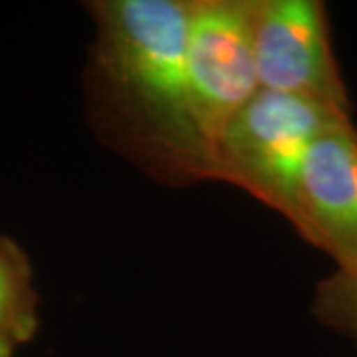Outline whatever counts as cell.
<instances>
[{
  "label": "cell",
  "instance_id": "obj_3",
  "mask_svg": "<svg viewBox=\"0 0 357 357\" xmlns=\"http://www.w3.org/2000/svg\"><path fill=\"white\" fill-rule=\"evenodd\" d=\"M187 79L192 126L213 173L218 137L260 89L252 48V0H191Z\"/></svg>",
  "mask_w": 357,
  "mask_h": 357
},
{
  "label": "cell",
  "instance_id": "obj_7",
  "mask_svg": "<svg viewBox=\"0 0 357 357\" xmlns=\"http://www.w3.org/2000/svg\"><path fill=\"white\" fill-rule=\"evenodd\" d=\"M314 316L357 344V268L335 270L316 286Z\"/></svg>",
  "mask_w": 357,
  "mask_h": 357
},
{
  "label": "cell",
  "instance_id": "obj_5",
  "mask_svg": "<svg viewBox=\"0 0 357 357\" xmlns=\"http://www.w3.org/2000/svg\"><path fill=\"white\" fill-rule=\"evenodd\" d=\"M292 227L330 255L337 270L357 268V129L351 117L326 129L302 167Z\"/></svg>",
  "mask_w": 357,
  "mask_h": 357
},
{
  "label": "cell",
  "instance_id": "obj_6",
  "mask_svg": "<svg viewBox=\"0 0 357 357\" xmlns=\"http://www.w3.org/2000/svg\"><path fill=\"white\" fill-rule=\"evenodd\" d=\"M40 330V294L26 250L0 234V357H16Z\"/></svg>",
  "mask_w": 357,
  "mask_h": 357
},
{
  "label": "cell",
  "instance_id": "obj_1",
  "mask_svg": "<svg viewBox=\"0 0 357 357\" xmlns=\"http://www.w3.org/2000/svg\"><path fill=\"white\" fill-rule=\"evenodd\" d=\"M89 114L103 139L171 185L211 181L187 79L191 0H93Z\"/></svg>",
  "mask_w": 357,
  "mask_h": 357
},
{
  "label": "cell",
  "instance_id": "obj_4",
  "mask_svg": "<svg viewBox=\"0 0 357 357\" xmlns=\"http://www.w3.org/2000/svg\"><path fill=\"white\" fill-rule=\"evenodd\" d=\"M252 48L260 89L349 109L319 0H252Z\"/></svg>",
  "mask_w": 357,
  "mask_h": 357
},
{
  "label": "cell",
  "instance_id": "obj_2",
  "mask_svg": "<svg viewBox=\"0 0 357 357\" xmlns=\"http://www.w3.org/2000/svg\"><path fill=\"white\" fill-rule=\"evenodd\" d=\"M344 119H349V109L306 96L258 89L218 137L211 181L234 185L292 220L310 147Z\"/></svg>",
  "mask_w": 357,
  "mask_h": 357
}]
</instances>
